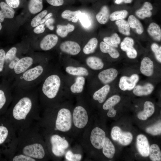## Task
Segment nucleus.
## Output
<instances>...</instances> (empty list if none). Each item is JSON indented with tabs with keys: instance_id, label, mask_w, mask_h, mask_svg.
Wrapping results in <instances>:
<instances>
[{
	"instance_id": "f257e3e1",
	"label": "nucleus",
	"mask_w": 161,
	"mask_h": 161,
	"mask_svg": "<svg viewBox=\"0 0 161 161\" xmlns=\"http://www.w3.org/2000/svg\"><path fill=\"white\" fill-rule=\"evenodd\" d=\"M38 86L13 88V98L7 111V118L16 132L36 124L41 118Z\"/></svg>"
},
{
	"instance_id": "f03ea898",
	"label": "nucleus",
	"mask_w": 161,
	"mask_h": 161,
	"mask_svg": "<svg viewBox=\"0 0 161 161\" xmlns=\"http://www.w3.org/2000/svg\"><path fill=\"white\" fill-rule=\"evenodd\" d=\"M18 143L15 152L22 153L37 161L47 159L48 155L43 136L35 124L16 132Z\"/></svg>"
},
{
	"instance_id": "7ed1b4c3",
	"label": "nucleus",
	"mask_w": 161,
	"mask_h": 161,
	"mask_svg": "<svg viewBox=\"0 0 161 161\" xmlns=\"http://www.w3.org/2000/svg\"><path fill=\"white\" fill-rule=\"evenodd\" d=\"M62 84L60 73L51 69L38 86L41 107L46 106L47 108L55 105Z\"/></svg>"
},
{
	"instance_id": "20e7f679",
	"label": "nucleus",
	"mask_w": 161,
	"mask_h": 161,
	"mask_svg": "<svg viewBox=\"0 0 161 161\" xmlns=\"http://www.w3.org/2000/svg\"><path fill=\"white\" fill-rule=\"evenodd\" d=\"M46 61L34 65L16 78L11 83L13 88L27 89L38 85L52 69Z\"/></svg>"
},
{
	"instance_id": "39448f33",
	"label": "nucleus",
	"mask_w": 161,
	"mask_h": 161,
	"mask_svg": "<svg viewBox=\"0 0 161 161\" xmlns=\"http://www.w3.org/2000/svg\"><path fill=\"white\" fill-rule=\"evenodd\" d=\"M0 123V146H2L9 160L15 154L17 145L16 131L13 125L6 118Z\"/></svg>"
},
{
	"instance_id": "423d86ee",
	"label": "nucleus",
	"mask_w": 161,
	"mask_h": 161,
	"mask_svg": "<svg viewBox=\"0 0 161 161\" xmlns=\"http://www.w3.org/2000/svg\"><path fill=\"white\" fill-rule=\"evenodd\" d=\"M43 136L47 151L53 157H58L62 156L65 150L69 147L68 141L63 137L49 130L39 128Z\"/></svg>"
},
{
	"instance_id": "0eeeda50",
	"label": "nucleus",
	"mask_w": 161,
	"mask_h": 161,
	"mask_svg": "<svg viewBox=\"0 0 161 161\" xmlns=\"http://www.w3.org/2000/svg\"><path fill=\"white\" fill-rule=\"evenodd\" d=\"M43 61L31 56L22 57L18 61L5 79L11 83L17 77L34 65Z\"/></svg>"
},
{
	"instance_id": "6e6552de",
	"label": "nucleus",
	"mask_w": 161,
	"mask_h": 161,
	"mask_svg": "<svg viewBox=\"0 0 161 161\" xmlns=\"http://www.w3.org/2000/svg\"><path fill=\"white\" fill-rule=\"evenodd\" d=\"M13 98V89L11 83L2 79L0 83V113L7 111Z\"/></svg>"
},
{
	"instance_id": "1a4fd4ad",
	"label": "nucleus",
	"mask_w": 161,
	"mask_h": 161,
	"mask_svg": "<svg viewBox=\"0 0 161 161\" xmlns=\"http://www.w3.org/2000/svg\"><path fill=\"white\" fill-rule=\"evenodd\" d=\"M73 120L75 126L79 129L84 128L87 124L88 116L86 109L82 106H78L74 109Z\"/></svg>"
},
{
	"instance_id": "9d476101",
	"label": "nucleus",
	"mask_w": 161,
	"mask_h": 161,
	"mask_svg": "<svg viewBox=\"0 0 161 161\" xmlns=\"http://www.w3.org/2000/svg\"><path fill=\"white\" fill-rule=\"evenodd\" d=\"M111 135L112 139L118 142L123 145H127L131 142L133 139L132 134L128 132H123L117 126L114 127L112 129Z\"/></svg>"
},
{
	"instance_id": "9b49d317",
	"label": "nucleus",
	"mask_w": 161,
	"mask_h": 161,
	"mask_svg": "<svg viewBox=\"0 0 161 161\" xmlns=\"http://www.w3.org/2000/svg\"><path fill=\"white\" fill-rule=\"evenodd\" d=\"M106 138L105 131L98 127L94 128L92 131L90 142L95 148L99 149L102 148Z\"/></svg>"
},
{
	"instance_id": "f8f14e48",
	"label": "nucleus",
	"mask_w": 161,
	"mask_h": 161,
	"mask_svg": "<svg viewBox=\"0 0 161 161\" xmlns=\"http://www.w3.org/2000/svg\"><path fill=\"white\" fill-rule=\"evenodd\" d=\"M139 79L138 75L136 74H133L130 77L123 76L120 79L119 87L123 91L131 90L135 87Z\"/></svg>"
},
{
	"instance_id": "ddd939ff",
	"label": "nucleus",
	"mask_w": 161,
	"mask_h": 161,
	"mask_svg": "<svg viewBox=\"0 0 161 161\" xmlns=\"http://www.w3.org/2000/svg\"><path fill=\"white\" fill-rule=\"evenodd\" d=\"M60 49L63 52L71 55H76L81 51L80 45L77 42L66 41L62 42L60 45Z\"/></svg>"
},
{
	"instance_id": "4468645a",
	"label": "nucleus",
	"mask_w": 161,
	"mask_h": 161,
	"mask_svg": "<svg viewBox=\"0 0 161 161\" xmlns=\"http://www.w3.org/2000/svg\"><path fill=\"white\" fill-rule=\"evenodd\" d=\"M137 147L140 154L144 157L149 156L150 146L148 140L144 135L140 134L137 138Z\"/></svg>"
},
{
	"instance_id": "2eb2a0df",
	"label": "nucleus",
	"mask_w": 161,
	"mask_h": 161,
	"mask_svg": "<svg viewBox=\"0 0 161 161\" xmlns=\"http://www.w3.org/2000/svg\"><path fill=\"white\" fill-rule=\"evenodd\" d=\"M58 41V36L54 34H49L45 36L40 41L39 47L44 51L49 50L54 47Z\"/></svg>"
},
{
	"instance_id": "dca6fc26",
	"label": "nucleus",
	"mask_w": 161,
	"mask_h": 161,
	"mask_svg": "<svg viewBox=\"0 0 161 161\" xmlns=\"http://www.w3.org/2000/svg\"><path fill=\"white\" fill-rule=\"evenodd\" d=\"M120 97L117 95H114L109 98L104 103L103 108L105 110H108L107 115L109 117H113L115 116L116 111L114 108V106L120 101Z\"/></svg>"
},
{
	"instance_id": "f3484780",
	"label": "nucleus",
	"mask_w": 161,
	"mask_h": 161,
	"mask_svg": "<svg viewBox=\"0 0 161 161\" xmlns=\"http://www.w3.org/2000/svg\"><path fill=\"white\" fill-rule=\"evenodd\" d=\"M117 71L114 68H109L100 72L98 77L103 83L106 84L113 81L117 77Z\"/></svg>"
},
{
	"instance_id": "a211bd4d",
	"label": "nucleus",
	"mask_w": 161,
	"mask_h": 161,
	"mask_svg": "<svg viewBox=\"0 0 161 161\" xmlns=\"http://www.w3.org/2000/svg\"><path fill=\"white\" fill-rule=\"evenodd\" d=\"M0 22H3L5 18H12L14 17L15 11L13 8L5 2H0Z\"/></svg>"
},
{
	"instance_id": "6ab92c4d",
	"label": "nucleus",
	"mask_w": 161,
	"mask_h": 161,
	"mask_svg": "<svg viewBox=\"0 0 161 161\" xmlns=\"http://www.w3.org/2000/svg\"><path fill=\"white\" fill-rule=\"evenodd\" d=\"M154 64L153 61L148 57L144 58L142 61L140 71L144 75L150 76L153 73Z\"/></svg>"
},
{
	"instance_id": "aec40b11",
	"label": "nucleus",
	"mask_w": 161,
	"mask_h": 161,
	"mask_svg": "<svg viewBox=\"0 0 161 161\" xmlns=\"http://www.w3.org/2000/svg\"><path fill=\"white\" fill-rule=\"evenodd\" d=\"M154 111V104L151 102L146 101L144 104L143 110L138 113L137 117L140 120H145L153 114Z\"/></svg>"
},
{
	"instance_id": "412c9836",
	"label": "nucleus",
	"mask_w": 161,
	"mask_h": 161,
	"mask_svg": "<svg viewBox=\"0 0 161 161\" xmlns=\"http://www.w3.org/2000/svg\"><path fill=\"white\" fill-rule=\"evenodd\" d=\"M65 70L69 74L76 76H87L89 74L88 70L83 66H68L65 68Z\"/></svg>"
},
{
	"instance_id": "4be33fe9",
	"label": "nucleus",
	"mask_w": 161,
	"mask_h": 161,
	"mask_svg": "<svg viewBox=\"0 0 161 161\" xmlns=\"http://www.w3.org/2000/svg\"><path fill=\"white\" fill-rule=\"evenodd\" d=\"M110 90V86L106 84L100 89L95 91L93 95V99L102 103L105 100L106 96Z\"/></svg>"
},
{
	"instance_id": "5701e85b",
	"label": "nucleus",
	"mask_w": 161,
	"mask_h": 161,
	"mask_svg": "<svg viewBox=\"0 0 161 161\" xmlns=\"http://www.w3.org/2000/svg\"><path fill=\"white\" fill-rule=\"evenodd\" d=\"M154 89L153 86L150 83H147L144 86L137 85L134 88L133 93L137 96L147 95L151 94Z\"/></svg>"
},
{
	"instance_id": "b1692460",
	"label": "nucleus",
	"mask_w": 161,
	"mask_h": 161,
	"mask_svg": "<svg viewBox=\"0 0 161 161\" xmlns=\"http://www.w3.org/2000/svg\"><path fill=\"white\" fill-rule=\"evenodd\" d=\"M86 63L88 67L94 70L101 69L104 66V64L101 59L95 56L87 57L86 59Z\"/></svg>"
},
{
	"instance_id": "393cba45",
	"label": "nucleus",
	"mask_w": 161,
	"mask_h": 161,
	"mask_svg": "<svg viewBox=\"0 0 161 161\" xmlns=\"http://www.w3.org/2000/svg\"><path fill=\"white\" fill-rule=\"evenodd\" d=\"M85 83V77L77 76L75 82L70 87L71 91L73 93H79L82 92L83 90Z\"/></svg>"
},
{
	"instance_id": "a878e982",
	"label": "nucleus",
	"mask_w": 161,
	"mask_h": 161,
	"mask_svg": "<svg viewBox=\"0 0 161 161\" xmlns=\"http://www.w3.org/2000/svg\"><path fill=\"white\" fill-rule=\"evenodd\" d=\"M153 9L151 4L149 2L144 3L142 7L136 12L137 16L141 19L151 17L152 14L151 10Z\"/></svg>"
},
{
	"instance_id": "bb28decb",
	"label": "nucleus",
	"mask_w": 161,
	"mask_h": 161,
	"mask_svg": "<svg viewBox=\"0 0 161 161\" xmlns=\"http://www.w3.org/2000/svg\"><path fill=\"white\" fill-rule=\"evenodd\" d=\"M102 148L103 153L106 157L109 159L113 157L115 151V148L112 142L107 137L106 138Z\"/></svg>"
},
{
	"instance_id": "cd10ccee",
	"label": "nucleus",
	"mask_w": 161,
	"mask_h": 161,
	"mask_svg": "<svg viewBox=\"0 0 161 161\" xmlns=\"http://www.w3.org/2000/svg\"><path fill=\"white\" fill-rule=\"evenodd\" d=\"M100 48L102 52L108 53L110 56L113 58H117L120 56L119 52L114 47L104 42L101 41L100 43Z\"/></svg>"
},
{
	"instance_id": "c85d7f7f",
	"label": "nucleus",
	"mask_w": 161,
	"mask_h": 161,
	"mask_svg": "<svg viewBox=\"0 0 161 161\" xmlns=\"http://www.w3.org/2000/svg\"><path fill=\"white\" fill-rule=\"evenodd\" d=\"M109 16V8L107 6L104 5L101 8L100 12L96 15V18L100 24H103L107 22Z\"/></svg>"
},
{
	"instance_id": "c756f323",
	"label": "nucleus",
	"mask_w": 161,
	"mask_h": 161,
	"mask_svg": "<svg viewBox=\"0 0 161 161\" xmlns=\"http://www.w3.org/2000/svg\"><path fill=\"white\" fill-rule=\"evenodd\" d=\"M147 31L155 40L160 41L161 38V30L159 26L154 22L151 23L149 26Z\"/></svg>"
},
{
	"instance_id": "7c9ffc66",
	"label": "nucleus",
	"mask_w": 161,
	"mask_h": 161,
	"mask_svg": "<svg viewBox=\"0 0 161 161\" xmlns=\"http://www.w3.org/2000/svg\"><path fill=\"white\" fill-rule=\"evenodd\" d=\"M81 13L80 10L73 11L69 10H66L62 13L61 16L64 19H67L69 21H71L75 23L78 22Z\"/></svg>"
},
{
	"instance_id": "2f4dec72",
	"label": "nucleus",
	"mask_w": 161,
	"mask_h": 161,
	"mask_svg": "<svg viewBox=\"0 0 161 161\" xmlns=\"http://www.w3.org/2000/svg\"><path fill=\"white\" fill-rule=\"evenodd\" d=\"M28 8L29 12L32 14L40 12L43 8V0H30Z\"/></svg>"
},
{
	"instance_id": "473e14b6",
	"label": "nucleus",
	"mask_w": 161,
	"mask_h": 161,
	"mask_svg": "<svg viewBox=\"0 0 161 161\" xmlns=\"http://www.w3.org/2000/svg\"><path fill=\"white\" fill-rule=\"evenodd\" d=\"M56 30L57 34L61 38L66 37L68 34L73 31L75 29V26L69 23L66 25H58Z\"/></svg>"
},
{
	"instance_id": "72a5a7b5",
	"label": "nucleus",
	"mask_w": 161,
	"mask_h": 161,
	"mask_svg": "<svg viewBox=\"0 0 161 161\" xmlns=\"http://www.w3.org/2000/svg\"><path fill=\"white\" fill-rule=\"evenodd\" d=\"M128 21L130 27L135 29L137 33L141 34L143 32V28L142 24L135 16L133 15H130Z\"/></svg>"
},
{
	"instance_id": "f704fd0d",
	"label": "nucleus",
	"mask_w": 161,
	"mask_h": 161,
	"mask_svg": "<svg viewBox=\"0 0 161 161\" xmlns=\"http://www.w3.org/2000/svg\"><path fill=\"white\" fill-rule=\"evenodd\" d=\"M98 40L95 38L90 39L84 47L83 51L86 55H89L94 52L97 45Z\"/></svg>"
},
{
	"instance_id": "c9c22d12",
	"label": "nucleus",
	"mask_w": 161,
	"mask_h": 161,
	"mask_svg": "<svg viewBox=\"0 0 161 161\" xmlns=\"http://www.w3.org/2000/svg\"><path fill=\"white\" fill-rule=\"evenodd\" d=\"M152 161L161 160V152L159 146L156 144L152 145L150 147L149 155Z\"/></svg>"
},
{
	"instance_id": "e433bc0d",
	"label": "nucleus",
	"mask_w": 161,
	"mask_h": 161,
	"mask_svg": "<svg viewBox=\"0 0 161 161\" xmlns=\"http://www.w3.org/2000/svg\"><path fill=\"white\" fill-rule=\"evenodd\" d=\"M115 24L120 32L126 35H130V28L128 22L122 19L116 21Z\"/></svg>"
},
{
	"instance_id": "4c0bfd02",
	"label": "nucleus",
	"mask_w": 161,
	"mask_h": 161,
	"mask_svg": "<svg viewBox=\"0 0 161 161\" xmlns=\"http://www.w3.org/2000/svg\"><path fill=\"white\" fill-rule=\"evenodd\" d=\"M103 40L104 42L113 47H117L120 42V39L116 33L113 34L110 37L104 38Z\"/></svg>"
},
{
	"instance_id": "58836bf2",
	"label": "nucleus",
	"mask_w": 161,
	"mask_h": 161,
	"mask_svg": "<svg viewBox=\"0 0 161 161\" xmlns=\"http://www.w3.org/2000/svg\"><path fill=\"white\" fill-rule=\"evenodd\" d=\"M9 160L12 161H37L31 157L18 152H15Z\"/></svg>"
},
{
	"instance_id": "ea45409f",
	"label": "nucleus",
	"mask_w": 161,
	"mask_h": 161,
	"mask_svg": "<svg viewBox=\"0 0 161 161\" xmlns=\"http://www.w3.org/2000/svg\"><path fill=\"white\" fill-rule=\"evenodd\" d=\"M128 14L126 10H122L115 11L109 16V18L112 21L122 19L126 18Z\"/></svg>"
},
{
	"instance_id": "a19ab883",
	"label": "nucleus",
	"mask_w": 161,
	"mask_h": 161,
	"mask_svg": "<svg viewBox=\"0 0 161 161\" xmlns=\"http://www.w3.org/2000/svg\"><path fill=\"white\" fill-rule=\"evenodd\" d=\"M18 50V49L16 47H13L6 52L5 65L10 62L18 55H17Z\"/></svg>"
},
{
	"instance_id": "79ce46f5",
	"label": "nucleus",
	"mask_w": 161,
	"mask_h": 161,
	"mask_svg": "<svg viewBox=\"0 0 161 161\" xmlns=\"http://www.w3.org/2000/svg\"><path fill=\"white\" fill-rule=\"evenodd\" d=\"M147 132L152 135H160L161 133V123L160 121L154 125L147 128L146 129Z\"/></svg>"
},
{
	"instance_id": "37998d69",
	"label": "nucleus",
	"mask_w": 161,
	"mask_h": 161,
	"mask_svg": "<svg viewBox=\"0 0 161 161\" xmlns=\"http://www.w3.org/2000/svg\"><path fill=\"white\" fill-rule=\"evenodd\" d=\"M47 11L44 10L35 16L32 20L31 25L32 27H35L40 24L42 19L47 14Z\"/></svg>"
},
{
	"instance_id": "c03bdc74",
	"label": "nucleus",
	"mask_w": 161,
	"mask_h": 161,
	"mask_svg": "<svg viewBox=\"0 0 161 161\" xmlns=\"http://www.w3.org/2000/svg\"><path fill=\"white\" fill-rule=\"evenodd\" d=\"M134 43L133 39L129 37L125 38L121 43L120 47L123 51H126L127 50L133 47Z\"/></svg>"
},
{
	"instance_id": "a18cd8bd",
	"label": "nucleus",
	"mask_w": 161,
	"mask_h": 161,
	"mask_svg": "<svg viewBox=\"0 0 161 161\" xmlns=\"http://www.w3.org/2000/svg\"><path fill=\"white\" fill-rule=\"evenodd\" d=\"M65 157L66 159L69 161H79L82 158L80 154H74L71 151H68L66 152Z\"/></svg>"
},
{
	"instance_id": "49530a36",
	"label": "nucleus",
	"mask_w": 161,
	"mask_h": 161,
	"mask_svg": "<svg viewBox=\"0 0 161 161\" xmlns=\"http://www.w3.org/2000/svg\"><path fill=\"white\" fill-rule=\"evenodd\" d=\"M79 19L84 27L87 28L90 26V21L88 16L86 14L81 13L79 16Z\"/></svg>"
},
{
	"instance_id": "de8ad7c7",
	"label": "nucleus",
	"mask_w": 161,
	"mask_h": 161,
	"mask_svg": "<svg viewBox=\"0 0 161 161\" xmlns=\"http://www.w3.org/2000/svg\"><path fill=\"white\" fill-rule=\"evenodd\" d=\"M5 54L4 49H0V77H2L4 72Z\"/></svg>"
},
{
	"instance_id": "09e8293b",
	"label": "nucleus",
	"mask_w": 161,
	"mask_h": 161,
	"mask_svg": "<svg viewBox=\"0 0 161 161\" xmlns=\"http://www.w3.org/2000/svg\"><path fill=\"white\" fill-rule=\"evenodd\" d=\"M161 46L156 44L153 43L151 45V49L154 53L155 57L157 60L160 62H161Z\"/></svg>"
},
{
	"instance_id": "8fccbe9b",
	"label": "nucleus",
	"mask_w": 161,
	"mask_h": 161,
	"mask_svg": "<svg viewBox=\"0 0 161 161\" xmlns=\"http://www.w3.org/2000/svg\"><path fill=\"white\" fill-rule=\"evenodd\" d=\"M5 2L13 8L18 7L21 3L20 0H5Z\"/></svg>"
},
{
	"instance_id": "3c124183",
	"label": "nucleus",
	"mask_w": 161,
	"mask_h": 161,
	"mask_svg": "<svg viewBox=\"0 0 161 161\" xmlns=\"http://www.w3.org/2000/svg\"><path fill=\"white\" fill-rule=\"evenodd\" d=\"M126 52L127 56L129 58L133 59L137 56V52L133 47L127 50Z\"/></svg>"
},
{
	"instance_id": "603ef678",
	"label": "nucleus",
	"mask_w": 161,
	"mask_h": 161,
	"mask_svg": "<svg viewBox=\"0 0 161 161\" xmlns=\"http://www.w3.org/2000/svg\"><path fill=\"white\" fill-rule=\"evenodd\" d=\"M50 5L55 7L62 5L64 3V0H46Z\"/></svg>"
},
{
	"instance_id": "864d4df0",
	"label": "nucleus",
	"mask_w": 161,
	"mask_h": 161,
	"mask_svg": "<svg viewBox=\"0 0 161 161\" xmlns=\"http://www.w3.org/2000/svg\"><path fill=\"white\" fill-rule=\"evenodd\" d=\"M45 24H42L39 25L35 27L33 32L36 34H41L44 32L45 30Z\"/></svg>"
},
{
	"instance_id": "5fc2aeb1",
	"label": "nucleus",
	"mask_w": 161,
	"mask_h": 161,
	"mask_svg": "<svg viewBox=\"0 0 161 161\" xmlns=\"http://www.w3.org/2000/svg\"><path fill=\"white\" fill-rule=\"evenodd\" d=\"M54 22V19L52 18H50L44 22V24L50 30H53L54 26L53 24Z\"/></svg>"
},
{
	"instance_id": "6e6d98bb",
	"label": "nucleus",
	"mask_w": 161,
	"mask_h": 161,
	"mask_svg": "<svg viewBox=\"0 0 161 161\" xmlns=\"http://www.w3.org/2000/svg\"><path fill=\"white\" fill-rule=\"evenodd\" d=\"M52 15V13H49L46 15L45 16L44 18L41 20L40 24H42L44 23L47 20L50 18Z\"/></svg>"
},
{
	"instance_id": "4d7b16f0",
	"label": "nucleus",
	"mask_w": 161,
	"mask_h": 161,
	"mask_svg": "<svg viewBox=\"0 0 161 161\" xmlns=\"http://www.w3.org/2000/svg\"><path fill=\"white\" fill-rule=\"evenodd\" d=\"M132 0H116L115 3L117 4H120L123 2L125 3H131Z\"/></svg>"
},
{
	"instance_id": "13d9d810",
	"label": "nucleus",
	"mask_w": 161,
	"mask_h": 161,
	"mask_svg": "<svg viewBox=\"0 0 161 161\" xmlns=\"http://www.w3.org/2000/svg\"><path fill=\"white\" fill-rule=\"evenodd\" d=\"M2 28V25L1 24V22H0V30H1Z\"/></svg>"
}]
</instances>
